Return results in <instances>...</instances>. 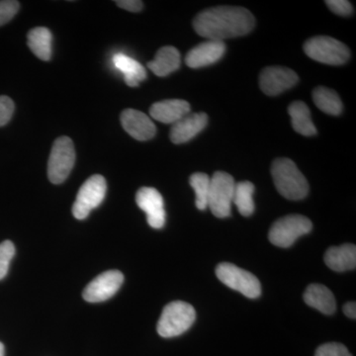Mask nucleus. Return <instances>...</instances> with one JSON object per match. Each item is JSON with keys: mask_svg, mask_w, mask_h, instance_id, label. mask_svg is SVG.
Here are the masks:
<instances>
[{"mask_svg": "<svg viewBox=\"0 0 356 356\" xmlns=\"http://www.w3.org/2000/svg\"><path fill=\"white\" fill-rule=\"evenodd\" d=\"M255 25L254 16L243 7L217 6L206 9L194 18L193 27L204 38L213 41L248 34Z\"/></svg>", "mask_w": 356, "mask_h": 356, "instance_id": "nucleus-1", "label": "nucleus"}, {"mask_svg": "<svg viewBox=\"0 0 356 356\" xmlns=\"http://www.w3.org/2000/svg\"><path fill=\"white\" fill-rule=\"evenodd\" d=\"M271 175L278 192L288 200H302L308 195V181L291 159H275Z\"/></svg>", "mask_w": 356, "mask_h": 356, "instance_id": "nucleus-2", "label": "nucleus"}, {"mask_svg": "<svg viewBox=\"0 0 356 356\" xmlns=\"http://www.w3.org/2000/svg\"><path fill=\"white\" fill-rule=\"evenodd\" d=\"M196 318L195 309L184 301H175L163 308L159 318L158 332L163 337H175L191 329Z\"/></svg>", "mask_w": 356, "mask_h": 356, "instance_id": "nucleus-3", "label": "nucleus"}, {"mask_svg": "<svg viewBox=\"0 0 356 356\" xmlns=\"http://www.w3.org/2000/svg\"><path fill=\"white\" fill-rule=\"evenodd\" d=\"M304 51L312 60L322 64L341 65L350 58L348 47L329 36H316L304 44Z\"/></svg>", "mask_w": 356, "mask_h": 356, "instance_id": "nucleus-4", "label": "nucleus"}, {"mask_svg": "<svg viewBox=\"0 0 356 356\" xmlns=\"http://www.w3.org/2000/svg\"><path fill=\"white\" fill-rule=\"evenodd\" d=\"M313 229L308 218L302 215H289L280 218L269 229L268 238L276 247H291L300 236L307 235Z\"/></svg>", "mask_w": 356, "mask_h": 356, "instance_id": "nucleus-5", "label": "nucleus"}, {"mask_svg": "<svg viewBox=\"0 0 356 356\" xmlns=\"http://www.w3.org/2000/svg\"><path fill=\"white\" fill-rule=\"evenodd\" d=\"M235 187V179L229 173L217 172L211 177L208 207L214 216H231Z\"/></svg>", "mask_w": 356, "mask_h": 356, "instance_id": "nucleus-6", "label": "nucleus"}, {"mask_svg": "<svg viewBox=\"0 0 356 356\" xmlns=\"http://www.w3.org/2000/svg\"><path fill=\"white\" fill-rule=\"evenodd\" d=\"M76 161L74 143L60 137L54 143L48 161V177L51 184H60L69 177Z\"/></svg>", "mask_w": 356, "mask_h": 356, "instance_id": "nucleus-7", "label": "nucleus"}, {"mask_svg": "<svg viewBox=\"0 0 356 356\" xmlns=\"http://www.w3.org/2000/svg\"><path fill=\"white\" fill-rule=\"evenodd\" d=\"M216 276L226 286L242 293L248 298L255 299L261 296V284L257 277L235 264H220L216 267Z\"/></svg>", "mask_w": 356, "mask_h": 356, "instance_id": "nucleus-8", "label": "nucleus"}, {"mask_svg": "<svg viewBox=\"0 0 356 356\" xmlns=\"http://www.w3.org/2000/svg\"><path fill=\"white\" fill-rule=\"evenodd\" d=\"M106 180L102 175H95L89 177L77 192L76 199L72 206V215L77 220H84L91 211L97 208L106 195Z\"/></svg>", "mask_w": 356, "mask_h": 356, "instance_id": "nucleus-9", "label": "nucleus"}, {"mask_svg": "<svg viewBox=\"0 0 356 356\" xmlns=\"http://www.w3.org/2000/svg\"><path fill=\"white\" fill-rule=\"evenodd\" d=\"M124 282V275L119 270H109L99 274L84 288L83 296L89 303L106 301L116 294Z\"/></svg>", "mask_w": 356, "mask_h": 356, "instance_id": "nucleus-10", "label": "nucleus"}, {"mask_svg": "<svg viewBox=\"0 0 356 356\" xmlns=\"http://www.w3.org/2000/svg\"><path fill=\"white\" fill-rule=\"evenodd\" d=\"M294 70L284 67H267L259 76V86L266 95L276 96L298 83Z\"/></svg>", "mask_w": 356, "mask_h": 356, "instance_id": "nucleus-11", "label": "nucleus"}, {"mask_svg": "<svg viewBox=\"0 0 356 356\" xmlns=\"http://www.w3.org/2000/svg\"><path fill=\"white\" fill-rule=\"evenodd\" d=\"M136 202L140 209L146 213L147 224L152 228H163L166 217L165 204L163 196L156 189L142 187L136 194Z\"/></svg>", "mask_w": 356, "mask_h": 356, "instance_id": "nucleus-12", "label": "nucleus"}, {"mask_svg": "<svg viewBox=\"0 0 356 356\" xmlns=\"http://www.w3.org/2000/svg\"><path fill=\"white\" fill-rule=\"evenodd\" d=\"M121 124L126 131L138 140L153 139L156 128L147 115L135 109H126L121 114Z\"/></svg>", "mask_w": 356, "mask_h": 356, "instance_id": "nucleus-13", "label": "nucleus"}, {"mask_svg": "<svg viewBox=\"0 0 356 356\" xmlns=\"http://www.w3.org/2000/svg\"><path fill=\"white\" fill-rule=\"evenodd\" d=\"M225 51L226 44L224 42L208 40L189 51L185 63L191 69H199L217 63L224 56Z\"/></svg>", "mask_w": 356, "mask_h": 356, "instance_id": "nucleus-14", "label": "nucleus"}, {"mask_svg": "<svg viewBox=\"0 0 356 356\" xmlns=\"http://www.w3.org/2000/svg\"><path fill=\"white\" fill-rule=\"evenodd\" d=\"M206 113H189L182 117L170 129V138L173 144H184L197 136L207 126Z\"/></svg>", "mask_w": 356, "mask_h": 356, "instance_id": "nucleus-15", "label": "nucleus"}, {"mask_svg": "<svg viewBox=\"0 0 356 356\" xmlns=\"http://www.w3.org/2000/svg\"><path fill=\"white\" fill-rule=\"evenodd\" d=\"M191 113V104L182 99H168L154 103L149 109V115L154 120L165 124H175Z\"/></svg>", "mask_w": 356, "mask_h": 356, "instance_id": "nucleus-16", "label": "nucleus"}, {"mask_svg": "<svg viewBox=\"0 0 356 356\" xmlns=\"http://www.w3.org/2000/svg\"><path fill=\"white\" fill-rule=\"evenodd\" d=\"M325 262L329 268L337 273H344L355 269V245L344 243L341 247L330 248L325 254Z\"/></svg>", "mask_w": 356, "mask_h": 356, "instance_id": "nucleus-17", "label": "nucleus"}, {"mask_svg": "<svg viewBox=\"0 0 356 356\" xmlns=\"http://www.w3.org/2000/svg\"><path fill=\"white\" fill-rule=\"evenodd\" d=\"M303 298L307 305L320 311L325 315H332L336 312L337 302L334 295L324 285H309L304 293Z\"/></svg>", "mask_w": 356, "mask_h": 356, "instance_id": "nucleus-18", "label": "nucleus"}, {"mask_svg": "<svg viewBox=\"0 0 356 356\" xmlns=\"http://www.w3.org/2000/svg\"><path fill=\"white\" fill-rule=\"evenodd\" d=\"M180 54L177 48L165 46L159 49L147 67L158 76H166L179 69Z\"/></svg>", "mask_w": 356, "mask_h": 356, "instance_id": "nucleus-19", "label": "nucleus"}, {"mask_svg": "<svg viewBox=\"0 0 356 356\" xmlns=\"http://www.w3.org/2000/svg\"><path fill=\"white\" fill-rule=\"evenodd\" d=\"M113 64L115 67L124 74L125 83L130 88H136L139 86L140 81L147 79L145 67L139 62L124 54L114 55Z\"/></svg>", "mask_w": 356, "mask_h": 356, "instance_id": "nucleus-20", "label": "nucleus"}, {"mask_svg": "<svg viewBox=\"0 0 356 356\" xmlns=\"http://www.w3.org/2000/svg\"><path fill=\"white\" fill-rule=\"evenodd\" d=\"M288 113L291 117L293 129L297 133L306 137H311L317 134V129L311 119V112L305 103L302 102H293L288 107Z\"/></svg>", "mask_w": 356, "mask_h": 356, "instance_id": "nucleus-21", "label": "nucleus"}, {"mask_svg": "<svg viewBox=\"0 0 356 356\" xmlns=\"http://www.w3.org/2000/svg\"><path fill=\"white\" fill-rule=\"evenodd\" d=\"M28 46L32 53L42 60L51 57V33L48 28L36 27L28 33Z\"/></svg>", "mask_w": 356, "mask_h": 356, "instance_id": "nucleus-22", "label": "nucleus"}, {"mask_svg": "<svg viewBox=\"0 0 356 356\" xmlns=\"http://www.w3.org/2000/svg\"><path fill=\"white\" fill-rule=\"evenodd\" d=\"M313 100L316 106L325 114L337 116L343 112V102L336 91L320 86L313 91Z\"/></svg>", "mask_w": 356, "mask_h": 356, "instance_id": "nucleus-23", "label": "nucleus"}, {"mask_svg": "<svg viewBox=\"0 0 356 356\" xmlns=\"http://www.w3.org/2000/svg\"><path fill=\"white\" fill-rule=\"evenodd\" d=\"M254 193V185L250 181L238 182L234 192L233 203H235L238 212L243 217H250L254 212V202L252 195Z\"/></svg>", "mask_w": 356, "mask_h": 356, "instance_id": "nucleus-24", "label": "nucleus"}, {"mask_svg": "<svg viewBox=\"0 0 356 356\" xmlns=\"http://www.w3.org/2000/svg\"><path fill=\"white\" fill-rule=\"evenodd\" d=\"M211 178L206 173L196 172L192 175L189 182L196 193V207L204 211L208 207Z\"/></svg>", "mask_w": 356, "mask_h": 356, "instance_id": "nucleus-25", "label": "nucleus"}, {"mask_svg": "<svg viewBox=\"0 0 356 356\" xmlns=\"http://www.w3.org/2000/svg\"><path fill=\"white\" fill-rule=\"evenodd\" d=\"M15 254V247L10 241L0 243V280L6 277L8 273L9 264Z\"/></svg>", "mask_w": 356, "mask_h": 356, "instance_id": "nucleus-26", "label": "nucleus"}, {"mask_svg": "<svg viewBox=\"0 0 356 356\" xmlns=\"http://www.w3.org/2000/svg\"><path fill=\"white\" fill-rule=\"evenodd\" d=\"M20 3L14 0L0 1V26L6 24L13 19L19 10Z\"/></svg>", "mask_w": 356, "mask_h": 356, "instance_id": "nucleus-27", "label": "nucleus"}, {"mask_svg": "<svg viewBox=\"0 0 356 356\" xmlns=\"http://www.w3.org/2000/svg\"><path fill=\"white\" fill-rule=\"evenodd\" d=\"M315 356H351V355L343 344L331 343L321 346L316 351Z\"/></svg>", "mask_w": 356, "mask_h": 356, "instance_id": "nucleus-28", "label": "nucleus"}, {"mask_svg": "<svg viewBox=\"0 0 356 356\" xmlns=\"http://www.w3.org/2000/svg\"><path fill=\"white\" fill-rule=\"evenodd\" d=\"M14 109H15V105L11 98L0 96V127L6 125L10 121Z\"/></svg>", "mask_w": 356, "mask_h": 356, "instance_id": "nucleus-29", "label": "nucleus"}, {"mask_svg": "<svg viewBox=\"0 0 356 356\" xmlns=\"http://www.w3.org/2000/svg\"><path fill=\"white\" fill-rule=\"evenodd\" d=\"M325 4L337 15L350 16L353 14V4L348 0H327Z\"/></svg>", "mask_w": 356, "mask_h": 356, "instance_id": "nucleus-30", "label": "nucleus"}, {"mask_svg": "<svg viewBox=\"0 0 356 356\" xmlns=\"http://www.w3.org/2000/svg\"><path fill=\"white\" fill-rule=\"evenodd\" d=\"M115 3L120 8L131 11V13H140L144 7V3L140 0H118V1H115Z\"/></svg>", "mask_w": 356, "mask_h": 356, "instance_id": "nucleus-31", "label": "nucleus"}, {"mask_svg": "<svg viewBox=\"0 0 356 356\" xmlns=\"http://www.w3.org/2000/svg\"><path fill=\"white\" fill-rule=\"evenodd\" d=\"M343 313L346 317L353 318L355 320L356 318V304L355 302H348L346 305L343 306Z\"/></svg>", "mask_w": 356, "mask_h": 356, "instance_id": "nucleus-32", "label": "nucleus"}, {"mask_svg": "<svg viewBox=\"0 0 356 356\" xmlns=\"http://www.w3.org/2000/svg\"><path fill=\"white\" fill-rule=\"evenodd\" d=\"M0 356H4V346L0 343Z\"/></svg>", "mask_w": 356, "mask_h": 356, "instance_id": "nucleus-33", "label": "nucleus"}]
</instances>
